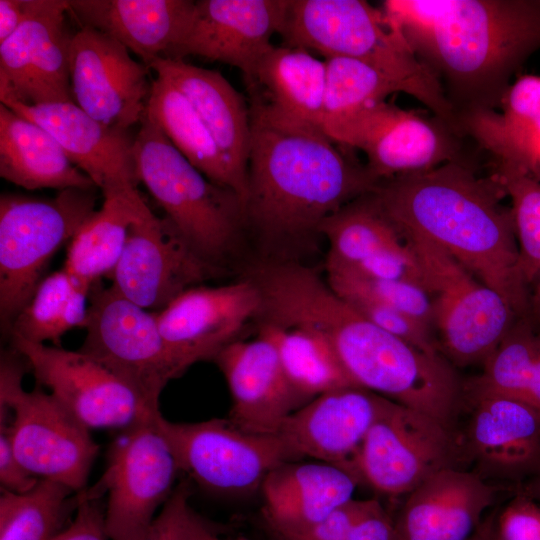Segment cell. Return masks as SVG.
<instances>
[{"mask_svg": "<svg viewBox=\"0 0 540 540\" xmlns=\"http://www.w3.org/2000/svg\"><path fill=\"white\" fill-rule=\"evenodd\" d=\"M248 105L246 231L270 252L269 261H289L290 251L321 236L328 217L378 181L321 128L252 97Z\"/></svg>", "mask_w": 540, "mask_h": 540, "instance_id": "1", "label": "cell"}, {"mask_svg": "<svg viewBox=\"0 0 540 540\" xmlns=\"http://www.w3.org/2000/svg\"><path fill=\"white\" fill-rule=\"evenodd\" d=\"M382 11L465 113L501 103L509 76L540 48L537 0H387Z\"/></svg>", "mask_w": 540, "mask_h": 540, "instance_id": "2", "label": "cell"}, {"mask_svg": "<svg viewBox=\"0 0 540 540\" xmlns=\"http://www.w3.org/2000/svg\"><path fill=\"white\" fill-rule=\"evenodd\" d=\"M372 195L401 233L414 234L450 254L520 313L527 286L511 208L497 176L481 178L457 161L379 181Z\"/></svg>", "mask_w": 540, "mask_h": 540, "instance_id": "3", "label": "cell"}, {"mask_svg": "<svg viewBox=\"0 0 540 540\" xmlns=\"http://www.w3.org/2000/svg\"><path fill=\"white\" fill-rule=\"evenodd\" d=\"M325 336L352 382L456 428L464 383L441 353H428L362 317L352 306L332 314Z\"/></svg>", "mask_w": 540, "mask_h": 540, "instance_id": "4", "label": "cell"}, {"mask_svg": "<svg viewBox=\"0 0 540 540\" xmlns=\"http://www.w3.org/2000/svg\"><path fill=\"white\" fill-rule=\"evenodd\" d=\"M282 45L372 64L402 81L408 94L449 126L457 120L437 77L390 26L382 11L363 0H287L279 31Z\"/></svg>", "mask_w": 540, "mask_h": 540, "instance_id": "5", "label": "cell"}, {"mask_svg": "<svg viewBox=\"0 0 540 540\" xmlns=\"http://www.w3.org/2000/svg\"><path fill=\"white\" fill-rule=\"evenodd\" d=\"M142 183L165 219L204 262L222 272L246 232L244 203L231 189L209 180L143 116L134 142Z\"/></svg>", "mask_w": 540, "mask_h": 540, "instance_id": "6", "label": "cell"}, {"mask_svg": "<svg viewBox=\"0 0 540 540\" xmlns=\"http://www.w3.org/2000/svg\"><path fill=\"white\" fill-rule=\"evenodd\" d=\"M96 189L68 188L53 198L0 197V324L4 334L32 297L57 250L95 212Z\"/></svg>", "mask_w": 540, "mask_h": 540, "instance_id": "7", "label": "cell"}, {"mask_svg": "<svg viewBox=\"0 0 540 540\" xmlns=\"http://www.w3.org/2000/svg\"><path fill=\"white\" fill-rule=\"evenodd\" d=\"M25 365L14 350L1 355L0 410L14 412L10 423L4 418L14 453L32 475L78 493L85 489L99 445L89 429L42 386L23 389Z\"/></svg>", "mask_w": 540, "mask_h": 540, "instance_id": "8", "label": "cell"}, {"mask_svg": "<svg viewBox=\"0 0 540 540\" xmlns=\"http://www.w3.org/2000/svg\"><path fill=\"white\" fill-rule=\"evenodd\" d=\"M401 234L416 255L432 297L441 352L454 366L483 364L519 312L437 245L414 234Z\"/></svg>", "mask_w": 540, "mask_h": 540, "instance_id": "9", "label": "cell"}, {"mask_svg": "<svg viewBox=\"0 0 540 540\" xmlns=\"http://www.w3.org/2000/svg\"><path fill=\"white\" fill-rule=\"evenodd\" d=\"M159 414L122 430L109 447L103 476L84 489L92 498L108 494L105 526L110 540H146L175 488L180 469L158 426Z\"/></svg>", "mask_w": 540, "mask_h": 540, "instance_id": "10", "label": "cell"}, {"mask_svg": "<svg viewBox=\"0 0 540 540\" xmlns=\"http://www.w3.org/2000/svg\"><path fill=\"white\" fill-rule=\"evenodd\" d=\"M447 468L462 469L457 428L387 398L349 465L359 481L391 498Z\"/></svg>", "mask_w": 540, "mask_h": 540, "instance_id": "11", "label": "cell"}, {"mask_svg": "<svg viewBox=\"0 0 540 540\" xmlns=\"http://www.w3.org/2000/svg\"><path fill=\"white\" fill-rule=\"evenodd\" d=\"M92 290L86 336L79 351L158 409L164 387L182 373L161 335L155 312L130 301L112 285Z\"/></svg>", "mask_w": 540, "mask_h": 540, "instance_id": "12", "label": "cell"}, {"mask_svg": "<svg viewBox=\"0 0 540 540\" xmlns=\"http://www.w3.org/2000/svg\"><path fill=\"white\" fill-rule=\"evenodd\" d=\"M157 423L176 456L180 472L211 491L233 493L261 487L276 467L297 457L276 434L245 431L229 418Z\"/></svg>", "mask_w": 540, "mask_h": 540, "instance_id": "13", "label": "cell"}, {"mask_svg": "<svg viewBox=\"0 0 540 540\" xmlns=\"http://www.w3.org/2000/svg\"><path fill=\"white\" fill-rule=\"evenodd\" d=\"M460 463L484 480L520 486L540 475V410L464 383Z\"/></svg>", "mask_w": 540, "mask_h": 540, "instance_id": "14", "label": "cell"}, {"mask_svg": "<svg viewBox=\"0 0 540 540\" xmlns=\"http://www.w3.org/2000/svg\"><path fill=\"white\" fill-rule=\"evenodd\" d=\"M11 343L27 361L37 384L48 388L89 430H125L160 413L106 367L79 350L17 337H12Z\"/></svg>", "mask_w": 540, "mask_h": 540, "instance_id": "15", "label": "cell"}, {"mask_svg": "<svg viewBox=\"0 0 540 540\" xmlns=\"http://www.w3.org/2000/svg\"><path fill=\"white\" fill-rule=\"evenodd\" d=\"M322 130L335 142L362 151L378 182L456 161L457 144L450 132L385 101L327 122Z\"/></svg>", "mask_w": 540, "mask_h": 540, "instance_id": "16", "label": "cell"}, {"mask_svg": "<svg viewBox=\"0 0 540 540\" xmlns=\"http://www.w3.org/2000/svg\"><path fill=\"white\" fill-rule=\"evenodd\" d=\"M165 218L147 206L131 225L112 286L138 306L158 312L185 290L219 275Z\"/></svg>", "mask_w": 540, "mask_h": 540, "instance_id": "17", "label": "cell"}, {"mask_svg": "<svg viewBox=\"0 0 540 540\" xmlns=\"http://www.w3.org/2000/svg\"><path fill=\"white\" fill-rule=\"evenodd\" d=\"M149 67L109 35L79 27L70 45L74 103L100 123L130 129L141 122L151 92Z\"/></svg>", "mask_w": 540, "mask_h": 540, "instance_id": "18", "label": "cell"}, {"mask_svg": "<svg viewBox=\"0 0 540 540\" xmlns=\"http://www.w3.org/2000/svg\"><path fill=\"white\" fill-rule=\"evenodd\" d=\"M261 294L249 278L218 286H194L155 312L161 335L181 373L214 359L246 323L258 317Z\"/></svg>", "mask_w": 540, "mask_h": 540, "instance_id": "19", "label": "cell"}, {"mask_svg": "<svg viewBox=\"0 0 540 540\" xmlns=\"http://www.w3.org/2000/svg\"><path fill=\"white\" fill-rule=\"evenodd\" d=\"M67 1L52 0L0 43V102L35 106L73 102Z\"/></svg>", "mask_w": 540, "mask_h": 540, "instance_id": "20", "label": "cell"}, {"mask_svg": "<svg viewBox=\"0 0 540 540\" xmlns=\"http://www.w3.org/2000/svg\"><path fill=\"white\" fill-rule=\"evenodd\" d=\"M287 0L195 1L189 28L171 59L199 56L238 68L248 81L280 31Z\"/></svg>", "mask_w": 540, "mask_h": 540, "instance_id": "21", "label": "cell"}, {"mask_svg": "<svg viewBox=\"0 0 540 540\" xmlns=\"http://www.w3.org/2000/svg\"><path fill=\"white\" fill-rule=\"evenodd\" d=\"M6 106L47 130L104 198L138 191L130 129L104 125L73 102Z\"/></svg>", "mask_w": 540, "mask_h": 540, "instance_id": "22", "label": "cell"}, {"mask_svg": "<svg viewBox=\"0 0 540 540\" xmlns=\"http://www.w3.org/2000/svg\"><path fill=\"white\" fill-rule=\"evenodd\" d=\"M213 360L231 394L229 419L245 431L275 434L287 416L310 401L288 380L272 342L259 334L230 343Z\"/></svg>", "mask_w": 540, "mask_h": 540, "instance_id": "23", "label": "cell"}, {"mask_svg": "<svg viewBox=\"0 0 540 540\" xmlns=\"http://www.w3.org/2000/svg\"><path fill=\"white\" fill-rule=\"evenodd\" d=\"M385 397L361 387L319 395L287 416L275 432L297 459L349 465ZM351 471V470H350Z\"/></svg>", "mask_w": 540, "mask_h": 540, "instance_id": "24", "label": "cell"}, {"mask_svg": "<svg viewBox=\"0 0 540 540\" xmlns=\"http://www.w3.org/2000/svg\"><path fill=\"white\" fill-rule=\"evenodd\" d=\"M497 495L470 470L443 469L405 496L394 518L397 540H470Z\"/></svg>", "mask_w": 540, "mask_h": 540, "instance_id": "25", "label": "cell"}, {"mask_svg": "<svg viewBox=\"0 0 540 540\" xmlns=\"http://www.w3.org/2000/svg\"><path fill=\"white\" fill-rule=\"evenodd\" d=\"M67 4L79 27L109 35L147 66L159 58L171 59L195 8L192 0H69Z\"/></svg>", "mask_w": 540, "mask_h": 540, "instance_id": "26", "label": "cell"}, {"mask_svg": "<svg viewBox=\"0 0 540 540\" xmlns=\"http://www.w3.org/2000/svg\"><path fill=\"white\" fill-rule=\"evenodd\" d=\"M359 482L339 465L286 462L261 484L265 524L273 538L304 529L352 500Z\"/></svg>", "mask_w": 540, "mask_h": 540, "instance_id": "27", "label": "cell"}, {"mask_svg": "<svg viewBox=\"0 0 540 540\" xmlns=\"http://www.w3.org/2000/svg\"><path fill=\"white\" fill-rule=\"evenodd\" d=\"M148 67L190 101L247 193L251 137L248 101L218 71L164 58Z\"/></svg>", "mask_w": 540, "mask_h": 540, "instance_id": "28", "label": "cell"}, {"mask_svg": "<svg viewBox=\"0 0 540 540\" xmlns=\"http://www.w3.org/2000/svg\"><path fill=\"white\" fill-rule=\"evenodd\" d=\"M503 111L474 110L459 117L470 133L500 161V168L531 174L540 158V76L524 75L510 85Z\"/></svg>", "mask_w": 540, "mask_h": 540, "instance_id": "29", "label": "cell"}, {"mask_svg": "<svg viewBox=\"0 0 540 540\" xmlns=\"http://www.w3.org/2000/svg\"><path fill=\"white\" fill-rule=\"evenodd\" d=\"M0 176L27 190L97 188L47 130L2 103Z\"/></svg>", "mask_w": 540, "mask_h": 540, "instance_id": "30", "label": "cell"}, {"mask_svg": "<svg viewBox=\"0 0 540 540\" xmlns=\"http://www.w3.org/2000/svg\"><path fill=\"white\" fill-rule=\"evenodd\" d=\"M326 61L310 51L273 45L246 81L249 97L292 119L322 129L325 114Z\"/></svg>", "mask_w": 540, "mask_h": 540, "instance_id": "31", "label": "cell"}, {"mask_svg": "<svg viewBox=\"0 0 540 540\" xmlns=\"http://www.w3.org/2000/svg\"><path fill=\"white\" fill-rule=\"evenodd\" d=\"M146 207L139 191L104 198L68 243L63 269L91 290L102 277L110 278L131 225Z\"/></svg>", "mask_w": 540, "mask_h": 540, "instance_id": "32", "label": "cell"}, {"mask_svg": "<svg viewBox=\"0 0 540 540\" xmlns=\"http://www.w3.org/2000/svg\"><path fill=\"white\" fill-rule=\"evenodd\" d=\"M144 116L156 123L175 148L209 180L233 190L245 203L237 180L193 105L161 76L152 80Z\"/></svg>", "mask_w": 540, "mask_h": 540, "instance_id": "33", "label": "cell"}, {"mask_svg": "<svg viewBox=\"0 0 540 540\" xmlns=\"http://www.w3.org/2000/svg\"><path fill=\"white\" fill-rule=\"evenodd\" d=\"M329 244L325 267H350L376 255L400 250L408 243L372 195L343 206L320 226Z\"/></svg>", "mask_w": 540, "mask_h": 540, "instance_id": "34", "label": "cell"}, {"mask_svg": "<svg viewBox=\"0 0 540 540\" xmlns=\"http://www.w3.org/2000/svg\"><path fill=\"white\" fill-rule=\"evenodd\" d=\"M258 334L275 346L288 380L306 399L357 387L332 346L315 331L260 321Z\"/></svg>", "mask_w": 540, "mask_h": 540, "instance_id": "35", "label": "cell"}, {"mask_svg": "<svg viewBox=\"0 0 540 540\" xmlns=\"http://www.w3.org/2000/svg\"><path fill=\"white\" fill-rule=\"evenodd\" d=\"M90 291L64 269L44 277L15 318L10 337L41 344L52 341L59 346L67 331L84 328Z\"/></svg>", "mask_w": 540, "mask_h": 540, "instance_id": "36", "label": "cell"}, {"mask_svg": "<svg viewBox=\"0 0 540 540\" xmlns=\"http://www.w3.org/2000/svg\"><path fill=\"white\" fill-rule=\"evenodd\" d=\"M63 484L39 479L28 492L1 489L0 540H52L64 527L67 513L76 509L77 495Z\"/></svg>", "mask_w": 540, "mask_h": 540, "instance_id": "37", "label": "cell"}, {"mask_svg": "<svg viewBox=\"0 0 540 540\" xmlns=\"http://www.w3.org/2000/svg\"><path fill=\"white\" fill-rule=\"evenodd\" d=\"M325 61L327 79L323 125L382 102L393 93L408 94L402 81L362 60L334 57Z\"/></svg>", "mask_w": 540, "mask_h": 540, "instance_id": "38", "label": "cell"}, {"mask_svg": "<svg viewBox=\"0 0 540 540\" xmlns=\"http://www.w3.org/2000/svg\"><path fill=\"white\" fill-rule=\"evenodd\" d=\"M497 176L511 199L518 268L528 287L540 278V180L502 168Z\"/></svg>", "mask_w": 540, "mask_h": 540, "instance_id": "39", "label": "cell"}, {"mask_svg": "<svg viewBox=\"0 0 540 540\" xmlns=\"http://www.w3.org/2000/svg\"><path fill=\"white\" fill-rule=\"evenodd\" d=\"M327 282L334 291H356L369 295L431 329L433 301L421 284L363 278L351 273L327 270Z\"/></svg>", "mask_w": 540, "mask_h": 540, "instance_id": "40", "label": "cell"}, {"mask_svg": "<svg viewBox=\"0 0 540 540\" xmlns=\"http://www.w3.org/2000/svg\"><path fill=\"white\" fill-rule=\"evenodd\" d=\"M362 317L380 329L400 337L428 353H441L431 329L397 309L360 292L335 291Z\"/></svg>", "mask_w": 540, "mask_h": 540, "instance_id": "41", "label": "cell"}, {"mask_svg": "<svg viewBox=\"0 0 540 540\" xmlns=\"http://www.w3.org/2000/svg\"><path fill=\"white\" fill-rule=\"evenodd\" d=\"M326 270L343 271L367 279L408 281L424 286L418 260L409 243L405 248L376 255L354 266L326 267Z\"/></svg>", "mask_w": 540, "mask_h": 540, "instance_id": "42", "label": "cell"}, {"mask_svg": "<svg viewBox=\"0 0 540 540\" xmlns=\"http://www.w3.org/2000/svg\"><path fill=\"white\" fill-rule=\"evenodd\" d=\"M495 540H540V502L520 488L496 514Z\"/></svg>", "mask_w": 540, "mask_h": 540, "instance_id": "43", "label": "cell"}, {"mask_svg": "<svg viewBox=\"0 0 540 540\" xmlns=\"http://www.w3.org/2000/svg\"><path fill=\"white\" fill-rule=\"evenodd\" d=\"M190 494L187 480L175 486L155 518L146 540H192L191 520L194 511L189 505Z\"/></svg>", "mask_w": 540, "mask_h": 540, "instance_id": "44", "label": "cell"}, {"mask_svg": "<svg viewBox=\"0 0 540 540\" xmlns=\"http://www.w3.org/2000/svg\"><path fill=\"white\" fill-rule=\"evenodd\" d=\"M377 499H352L324 519L299 531L274 537V540H344L355 523Z\"/></svg>", "mask_w": 540, "mask_h": 540, "instance_id": "45", "label": "cell"}, {"mask_svg": "<svg viewBox=\"0 0 540 540\" xmlns=\"http://www.w3.org/2000/svg\"><path fill=\"white\" fill-rule=\"evenodd\" d=\"M78 504L73 520L52 540H110L105 526V510L100 498L77 493Z\"/></svg>", "mask_w": 540, "mask_h": 540, "instance_id": "46", "label": "cell"}, {"mask_svg": "<svg viewBox=\"0 0 540 540\" xmlns=\"http://www.w3.org/2000/svg\"><path fill=\"white\" fill-rule=\"evenodd\" d=\"M0 424V482L1 489L13 493L31 490L39 479L29 473L16 457L10 441L6 419Z\"/></svg>", "mask_w": 540, "mask_h": 540, "instance_id": "47", "label": "cell"}, {"mask_svg": "<svg viewBox=\"0 0 540 540\" xmlns=\"http://www.w3.org/2000/svg\"><path fill=\"white\" fill-rule=\"evenodd\" d=\"M344 540H397L395 519L377 500L355 523Z\"/></svg>", "mask_w": 540, "mask_h": 540, "instance_id": "48", "label": "cell"}, {"mask_svg": "<svg viewBox=\"0 0 540 540\" xmlns=\"http://www.w3.org/2000/svg\"><path fill=\"white\" fill-rule=\"evenodd\" d=\"M52 0H0V43L25 21L45 11Z\"/></svg>", "mask_w": 540, "mask_h": 540, "instance_id": "49", "label": "cell"}, {"mask_svg": "<svg viewBox=\"0 0 540 540\" xmlns=\"http://www.w3.org/2000/svg\"><path fill=\"white\" fill-rule=\"evenodd\" d=\"M192 540H249L246 537H221L213 532L204 521L194 512L191 520Z\"/></svg>", "mask_w": 540, "mask_h": 540, "instance_id": "50", "label": "cell"}, {"mask_svg": "<svg viewBox=\"0 0 540 540\" xmlns=\"http://www.w3.org/2000/svg\"><path fill=\"white\" fill-rule=\"evenodd\" d=\"M495 517L494 513L485 517L470 540H495Z\"/></svg>", "mask_w": 540, "mask_h": 540, "instance_id": "51", "label": "cell"}, {"mask_svg": "<svg viewBox=\"0 0 540 540\" xmlns=\"http://www.w3.org/2000/svg\"><path fill=\"white\" fill-rule=\"evenodd\" d=\"M520 488L540 502V475L521 485Z\"/></svg>", "mask_w": 540, "mask_h": 540, "instance_id": "52", "label": "cell"}, {"mask_svg": "<svg viewBox=\"0 0 540 540\" xmlns=\"http://www.w3.org/2000/svg\"><path fill=\"white\" fill-rule=\"evenodd\" d=\"M535 289L532 296L533 309L540 322V278L535 282Z\"/></svg>", "mask_w": 540, "mask_h": 540, "instance_id": "53", "label": "cell"}, {"mask_svg": "<svg viewBox=\"0 0 540 540\" xmlns=\"http://www.w3.org/2000/svg\"><path fill=\"white\" fill-rule=\"evenodd\" d=\"M530 176L540 180V158L538 159V161L536 162L531 174H529Z\"/></svg>", "mask_w": 540, "mask_h": 540, "instance_id": "54", "label": "cell"}]
</instances>
